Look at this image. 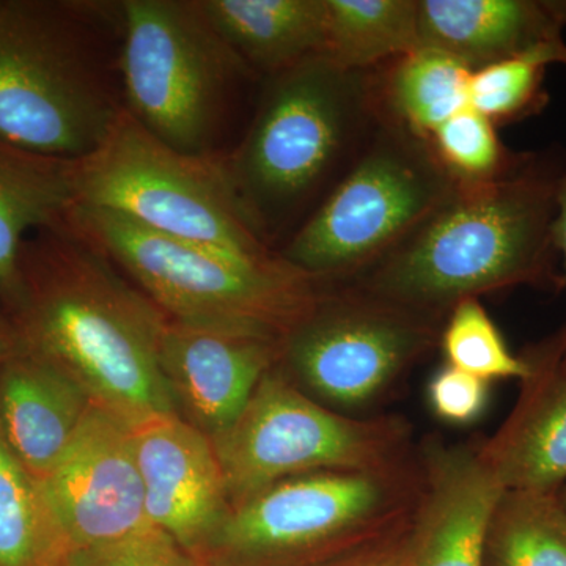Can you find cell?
Listing matches in <instances>:
<instances>
[{
    "label": "cell",
    "instance_id": "7a4b0ae2",
    "mask_svg": "<svg viewBox=\"0 0 566 566\" xmlns=\"http://www.w3.org/2000/svg\"><path fill=\"white\" fill-rule=\"evenodd\" d=\"M43 244V281L22 346L73 378L93 403L132 422L178 416L159 349L169 316L63 221Z\"/></svg>",
    "mask_w": 566,
    "mask_h": 566
},
{
    "label": "cell",
    "instance_id": "7402d4cb",
    "mask_svg": "<svg viewBox=\"0 0 566 566\" xmlns=\"http://www.w3.org/2000/svg\"><path fill=\"white\" fill-rule=\"evenodd\" d=\"M422 48L419 0H327V57L382 69Z\"/></svg>",
    "mask_w": 566,
    "mask_h": 566
},
{
    "label": "cell",
    "instance_id": "30bf717a",
    "mask_svg": "<svg viewBox=\"0 0 566 566\" xmlns=\"http://www.w3.org/2000/svg\"><path fill=\"white\" fill-rule=\"evenodd\" d=\"M442 324L352 283L327 285L283 335L277 365L326 408L371 417L439 348Z\"/></svg>",
    "mask_w": 566,
    "mask_h": 566
},
{
    "label": "cell",
    "instance_id": "ac0fdd59",
    "mask_svg": "<svg viewBox=\"0 0 566 566\" xmlns=\"http://www.w3.org/2000/svg\"><path fill=\"white\" fill-rule=\"evenodd\" d=\"M91 405L73 378L24 346L0 365V428L39 480L57 463Z\"/></svg>",
    "mask_w": 566,
    "mask_h": 566
},
{
    "label": "cell",
    "instance_id": "484cf974",
    "mask_svg": "<svg viewBox=\"0 0 566 566\" xmlns=\"http://www.w3.org/2000/svg\"><path fill=\"white\" fill-rule=\"evenodd\" d=\"M442 167L458 182L493 180L509 172L523 153L502 144L495 125L471 106L442 123L430 139Z\"/></svg>",
    "mask_w": 566,
    "mask_h": 566
},
{
    "label": "cell",
    "instance_id": "6da1fadb",
    "mask_svg": "<svg viewBox=\"0 0 566 566\" xmlns=\"http://www.w3.org/2000/svg\"><path fill=\"white\" fill-rule=\"evenodd\" d=\"M565 175L564 153L551 148L523 153L493 180L458 182L411 237L348 283L441 322L483 294L562 289L554 221Z\"/></svg>",
    "mask_w": 566,
    "mask_h": 566
},
{
    "label": "cell",
    "instance_id": "4316f807",
    "mask_svg": "<svg viewBox=\"0 0 566 566\" xmlns=\"http://www.w3.org/2000/svg\"><path fill=\"white\" fill-rule=\"evenodd\" d=\"M547 66L532 59H509L472 71L469 106L494 125L524 120L545 109Z\"/></svg>",
    "mask_w": 566,
    "mask_h": 566
},
{
    "label": "cell",
    "instance_id": "9c48e42d",
    "mask_svg": "<svg viewBox=\"0 0 566 566\" xmlns=\"http://www.w3.org/2000/svg\"><path fill=\"white\" fill-rule=\"evenodd\" d=\"M118 13L123 107L175 150L210 155L230 93L253 74L199 0H125Z\"/></svg>",
    "mask_w": 566,
    "mask_h": 566
},
{
    "label": "cell",
    "instance_id": "3957f363",
    "mask_svg": "<svg viewBox=\"0 0 566 566\" xmlns=\"http://www.w3.org/2000/svg\"><path fill=\"white\" fill-rule=\"evenodd\" d=\"M382 112L379 69H345L326 54L263 80L244 139L223 158L268 244L308 205L318 207Z\"/></svg>",
    "mask_w": 566,
    "mask_h": 566
},
{
    "label": "cell",
    "instance_id": "7c38bea8",
    "mask_svg": "<svg viewBox=\"0 0 566 566\" xmlns=\"http://www.w3.org/2000/svg\"><path fill=\"white\" fill-rule=\"evenodd\" d=\"M40 485L73 549L155 528L145 512L134 424L93 401Z\"/></svg>",
    "mask_w": 566,
    "mask_h": 566
},
{
    "label": "cell",
    "instance_id": "44dd1931",
    "mask_svg": "<svg viewBox=\"0 0 566 566\" xmlns=\"http://www.w3.org/2000/svg\"><path fill=\"white\" fill-rule=\"evenodd\" d=\"M472 70L446 52L420 48L379 69L382 111L424 139L469 106Z\"/></svg>",
    "mask_w": 566,
    "mask_h": 566
},
{
    "label": "cell",
    "instance_id": "f1b7e54d",
    "mask_svg": "<svg viewBox=\"0 0 566 566\" xmlns=\"http://www.w3.org/2000/svg\"><path fill=\"white\" fill-rule=\"evenodd\" d=\"M491 382L446 365L428 385V405L442 422L469 424L485 411Z\"/></svg>",
    "mask_w": 566,
    "mask_h": 566
},
{
    "label": "cell",
    "instance_id": "e0dca14e",
    "mask_svg": "<svg viewBox=\"0 0 566 566\" xmlns=\"http://www.w3.org/2000/svg\"><path fill=\"white\" fill-rule=\"evenodd\" d=\"M420 41L475 71L509 59L566 66V0H419Z\"/></svg>",
    "mask_w": 566,
    "mask_h": 566
},
{
    "label": "cell",
    "instance_id": "8fae6325",
    "mask_svg": "<svg viewBox=\"0 0 566 566\" xmlns=\"http://www.w3.org/2000/svg\"><path fill=\"white\" fill-rule=\"evenodd\" d=\"M210 439L232 505L289 476L386 469L417 455L405 417L335 412L297 389L279 365L264 375L237 420Z\"/></svg>",
    "mask_w": 566,
    "mask_h": 566
},
{
    "label": "cell",
    "instance_id": "9a60e30c",
    "mask_svg": "<svg viewBox=\"0 0 566 566\" xmlns=\"http://www.w3.org/2000/svg\"><path fill=\"white\" fill-rule=\"evenodd\" d=\"M134 438L148 521L199 558L232 509L211 439L180 416L145 420Z\"/></svg>",
    "mask_w": 566,
    "mask_h": 566
},
{
    "label": "cell",
    "instance_id": "52a82bcc",
    "mask_svg": "<svg viewBox=\"0 0 566 566\" xmlns=\"http://www.w3.org/2000/svg\"><path fill=\"white\" fill-rule=\"evenodd\" d=\"M457 186L430 140L382 112L352 166L277 255L324 285L352 282L411 237Z\"/></svg>",
    "mask_w": 566,
    "mask_h": 566
},
{
    "label": "cell",
    "instance_id": "ffe728a7",
    "mask_svg": "<svg viewBox=\"0 0 566 566\" xmlns=\"http://www.w3.org/2000/svg\"><path fill=\"white\" fill-rule=\"evenodd\" d=\"M74 205V161L0 140V292L20 290L25 234L59 226Z\"/></svg>",
    "mask_w": 566,
    "mask_h": 566
},
{
    "label": "cell",
    "instance_id": "5bb4252c",
    "mask_svg": "<svg viewBox=\"0 0 566 566\" xmlns=\"http://www.w3.org/2000/svg\"><path fill=\"white\" fill-rule=\"evenodd\" d=\"M282 338L167 319L159 349L178 416L212 438L229 428L281 359Z\"/></svg>",
    "mask_w": 566,
    "mask_h": 566
},
{
    "label": "cell",
    "instance_id": "ba28073f",
    "mask_svg": "<svg viewBox=\"0 0 566 566\" xmlns=\"http://www.w3.org/2000/svg\"><path fill=\"white\" fill-rule=\"evenodd\" d=\"M74 188L76 205L120 212L156 232L241 259L277 256L249 218L223 156L175 150L125 107L102 144L74 161Z\"/></svg>",
    "mask_w": 566,
    "mask_h": 566
},
{
    "label": "cell",
    "instance_id": "d4e9b609",
    "mask_svg": "<svg viewBox=\"0 0 566 566\" xmlns=\"http://www.w3.org/2000/svg\"><path fill=\"white\" fill-rule=\"evenodd\" d=\"M439 348L447 365L488 382L495 379L521 381L528 374L526 357L510 352L480 300L461 301L450 311L439 335Z\"/></svg>",
    "mask_w": 566,
    "mask_h": 566
},
{
    "label": "cell",
    "instance_id": "4fadbf2b",
    "mask_svg": "<svg viewBox=\"0 0 566 566\" xmlns=\"http://www.w3.org/2000/svg\"><path fill=\"white\" fill-rule=\"evenodd\" d=\"M422 490L409 527V566H483L486 536L504 486L482 453V439L417 447Z\"/></svg>",
    "mask_w": 566,
    "mask_h": 566
},
{
    "label": "cell",
    "instance_id": "836d02e7",
    "mask_svg": "<svg viewBox=\"0 0 566 566\" xmlns=\"http://www.w3.org/2000/svg\"><path fill=\"white\" fill-rule=\"evenodd\" d=\"M562 363H564V367L566 368V348H565V353H564V359H562Z\"/></svg>",
    "mask_w": 566,
    "mask_h": 566
},
{
    "label": "cell",
    "instance_id": "2e32d148",
    "mask_svg": "<svg viewBox=\"0 0 566 566\" xmlns=\"http://www.w3.org/2000/svg\"><path fill=\"white\" fill-rule=\"evenodd\" d=\"M565 342L551 335L523 354L528 374L516 405L482 453L505 491L558 494L566 482Z\"/></svg>",
    "mask_w": 566,
    "mask_h": 566
},
{
    "label": "cell",
    "instance_id": "8992f818",
    "mask_svg": "<svg viewBox=\"0 0 566 566\" xmlns=\"http://www.w3.org/2000/svg\"><path fill=\"white\" fill-rule=\"evenodd\" d=\"M65 222L181 323L282 338L327 286L279 255L264 262L241 259L156 232L106 208L76 205Z\"/></svg>",
    "mask_w": 566,
    "mask_h": 566
},
{
    "label": "cell",
    "instance_id": "4dcf8cb0",
    "mask_svg": "<svg viewBox=\"0 0 566 566\" xmlns=\"http://www.w3.org/2000/svg\"><path fill=\"white\" fill-rule=\"evenodd\" d=\"M554 244H556L558 260L562 264V289L566 292V175L560 182L557 193V212L554 221ZM566 345V319L564 326L557 331Z\"/></svg>",
    "mask_w": 566,
    "mask_h": 566
},
{
    "label": "cell",
    "instance_id": "f546056e",
    "mask_svg": "<svg viewBox=\"0 0 566 566\" xmlns=\"http://www.w3.org/2000/svg\"><path fill=\"white\" fill-rule=\"evenodd\" d=\"M327 566H409V528L356 556Z\"/></svg>",
    "mask_w": 566,
    "mask_h": 566
},
{
    "label": "cell",
    "instance_id": "d6a6232c",
    "mask_svg": "<svg viewBox=\"0 0 566 566\" xmlns=\"http://www.w3.org/2000/svg\"><path fill=\"white\" fill-rule=\"evenodd\" d=\"M558 501H560V504L564 505V509L566 510V486L558 491Z\"/></svg>",
    "mask_w": 566,
    "mask_h": 566
},
{
    "label": "cell",
    "instance_id": "cb8c5ba5",
    "mask_svg": "<svg viewBox=\"0 0 566 566\" xmlns=\"http://www.w3.org/2000/svg\"><path fill=\"white\" fill-rule=\"evenodd\" d=\"M483 566H566V510L558 494L505 491L488 531Z\"/></svg>",
    "mask_w": 566,
    "mask_h": 566
},
{
    "label": "cell",
    "instance_id": "1f68e13d",
    "mask_svg": "<svg viewBox=\"0 0 566 566\" xmlns=\"http://www.w3.org/2000/svg\"><path fill=\"white\" fill-rule=\"evenodd\" d=\"M11 346L13 345H11L9 335L3 333L2 327H0V365H2L3 360H6V357L9 356Z\"/></svg>",
    "mask_w": 566,
    "mask_h": 566
},
{
    "label": "cell",
    "instance_id": "83f0119b",
    "mask_svg": "<svg viewBox=\"0 0 566 566\" xmlns=\"http://www.w3.org/2000/svg\"><path fill=\"white\" fill-rule=\"evenodd\" d=\"M62 566H203L158 528L106 543L73 549Z\"/></svg>",
    "mask_w": 566,
    "mask_h": 566
},
{
    "label": "cell",
    "instance_id": "5b68a950",
    "mask_svg": "<svg viewBox=\"0 0 566 566\" xmlns=\"http://www.w3.org/2000/svg\"><path fill=\"white\" fill-rule=\"evenodd\" d=\"M102 3L0 0V140L77 161L123 111L93 21Z\"/></svg>",
    "mask_w": 566,
    "mask_h": 566
},
{
    "label": "cell",
    "instance_id": "603a6c76",
    "mask_svg": "<svg viewBox=\"0 0 566 566\" xmlns=\"http://www.w3.org/2000/svg\"><path fill=\"white\" fill-rule=\"evenodd\" d=\"M71 551L40 480L0 428V566H62Z\"/></svg>",
    "mask_w": 566,
    "mask_h": 566
},
{
    "label": "cell",
    "instance_id": "d6986e66",
    "mask_svg": "<svg viewBox=\"0 0 566 566\" xmlns=\"http://www.w3.org/2000/svg\"><path fill=\"white\" fill-rule=\"evenodd\" d=\"M205 17L253 76L327 50V0H199Z\"/></svg>",
    "mask_w": 566,
    "mask_h": 566
},
{
    "label": "cell",
    "instance_id": "277c9868",
    "mask_svg": "<svg viewBox=\"0 0 566 566\" xmlns=\"http://www.w3.org/2000/svg\"><path fill=\"white\" fill-rule=\"evenodd\" d=\"M419 455L386 469L289 476L230 509L199 556L203 566H327L411 527Z\"/></svg>",
    "mask_w": 566,
    "mask_h": 566
}]
</instances>
